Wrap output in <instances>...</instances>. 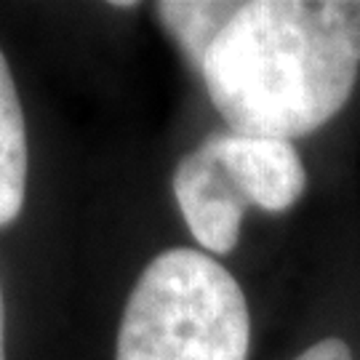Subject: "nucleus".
I'll return each mask as SVG.
<instances>
[{
	"mask_svg": "<svg viewBox=\"0 0 360 360\" xmlns=\"http://www.w3.org/2000/svg\"><path fill=\"white\" fill-rule=\"evenodd\" d=\"M198 72L232 134L307 136L358 83L360 0L235 3Z\"/></svg>",
	"mask_w": 360,
	"mask_h": 360,
	"instance_id": "nucleus-1",
	"label": "nucleus"
},
{
	"mask_svg": "<svg viewBox=\"0 0 360 360\" xmlns=\"http://www.w3.org/2000/svg\"><path fill=\"white\" fill-rule=\"evenodd\" d=\"M243 288L206 251L168 248L131 291L115 360H248Z\"/></svg>",
	"mask_w": 360,
	"mask_h": 360,
	"instance_id": "nucleus-2",
	"label": "nucleus"
},
{
	"mask_svg": "<svg viewBox=\"0 0 360 360\" xmlns=\"http://www.w3.org/2000/svg\"><path fill=\"white\" fill-rule=\"evenodd\" d=\"M171 184L195 240L211 254H230L238 245L243 214L251 200L224 166L217 134L181 158Z\"/></svg>",
	"mask_w": 360,
	"mask_h": 360,
	"instance_id": "nucleus-3",
	"label": "nucleus"
},
{
	"mask_svg": "<svg viewBox=\"0 0 360 360\" xmlns=\"http://www.w3.org/2000/svg\"><path fill=\"white\" fill-rule=\"evenodd\" d=\"M217 144L224 166L243 187L251 206L270 214H283L296 206L307 187V171L294 144L232 131L217 134Z\"/></svg>",
	"mask_w": 360,
	"mask_h": 360,
	"instance_id": "nucleus-4",
	"label": "nucleus"
},
{
	"mask_svg": "<svg viewBox=\"0 0 360 360\" xmlns=\"http://www.w3.org/2000/svg\"><path fill=\"white\" fill-rule=\"evenodd\" d=\"M27 129L16 83L0 51V227L22 214L27 195Z\"/></svg>",
	"mask_w": 360,
	"mask_h": 360,
	"instance_id": "nucleus-5",
	"label": "nucleus"
},
{
	"mask_svg": "<svg viewBox=\"0 0 360 360\" xmlns=\"http://www.w3.org/2000/svg\"><path fill=\"white\" fill-rule=\"evenodd\" d=\"M232 6L235 3H217V0H166L158 3L155 11L166 32L187 56V62L198 70L208 46L230 19Z\"/></svg>",
	"mask_w": 360,
	"mask_h": 360,
	"instance_id": "nucleus-6",
	"label": "nucleus"
},
{
	"mask_svg": "<svg viewBox=\"0 0 360 360\" xmlns=\"http://www.w3.org/2000/svg\"><path fill=\"white\" fill-rule=\"evenodd\" d=\"M294 360H352V349L339 336H326L321 342L309 345L304 352H299Z\"/></svg>",
	"mask_w": 360,
	"mask_h": 360,
	"instance_id": "nucleus-7",
	"label": "nucleus"
},
{
	"mask_svg": "<svg viewBox=\"0 0 360 360\" xmlns=\"http://www.w3.org/2000/svg\"><path fill=\"white\" fill-rule=\"evenodd\" d=\"M0 360H6V302L0 291Z\"/></svg>",
	"mask_w": 360,
	"mask_h": 360,
	"instance_id": "nucleus-8",
	"label": "nucleus"
}]
</instances>
